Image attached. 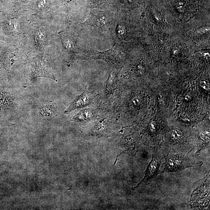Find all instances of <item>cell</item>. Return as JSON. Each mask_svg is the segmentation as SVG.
Here are the masks:
<instances>
[{
  "instance_id": "obj_8",
  "label": "cell",
  "mask_w": 210,
  "mask_h": 210,
  "mask_svg": "<svg viewBox=\"0 0 210 210\" xmlns=\"http://www.w3.org/2000/svg\"><path fill=\"white\" fill-rule=\"evenodd\" d=\"M57 108V105L55 103H46L41 108L40 114L46 117H54L56 114Z\"/></svg>"
},
{
  "instance_id": "obj_4",
  "label": "cell",
  "mask_w": 210,
  "mask_h": 210,
  "mask_svg": "<svg viewBox=\"0 0 210 210\" xmlns=\"http://www.w3.org/2000/svg\"><path fill=\"white\" fill-rule=\"evenodd\" d=\"M18 97L12 89L0 85V118L12 115L16 111Z\"/></svg>"
},
{
  "instance_id": "obj_5",
  "label": "cell",
  "mask_w": 210,
  "mask_h": 210,
  "mask_svg": "<svg viewBox=\"0 0 210 210\" xmlns=\"http://www.w3.org/2000/svg\"><path fill=\"white\" fill-rule=\"evenodd\" d=\"M171 5L177 14L178 19L187 21L196 14L199 0H171Z\"/></svg>"
},
{
  "instance_id": "obj_6",
  "label": "cell",
  "mask_w": 210,
  "mask_h": 210,
  "mask_svg": "<svg viewBox=\"0 0 210 210\" xmlns=\"http://www.w3.org/2000/svg\"><path fill=\"white\" fill-rule=\"evenodd\" d=\"M94 98V95L88 91L86 87L83 92L76 96L71 102L69 106L64 111V114H69L75 109L86 107L91 105L93 102Z\"/></svg>"
},
{
  "instance_id": "obj_7",
  "label": "cell",
  "mask_w": 210,
  "mask_h": 210,
  "mask_svg": "<svg viewBox=\"0 0 210 210\" xmlns=\"http://www.w3.org/2000/svg\"><path fill=\"white\" fill-rule=\"evenodd\" d=\"M96 112L93 108L82 109L71 118V120L77 122L90 121L96 117Z\"/></svg>"
},
{
  "instance_id": "obj_2",
  "label": "cell",
  "mask_w": 210,
  "mask_h": 210,
  "mask_svg": "<svg viewBox=\"0 0 210 210\" xmlns=\"http://www.w3.org/2000/svg\"><path fill=\"white\" fill-rule=\"evenodd\" d=\"M190 200L193 208L203 209L208 207L210 202V175L197 183Z\"/></svg>"
},
{
  "instance_id": "obj_3",
  "label": "cell",
  "mask_w": 210,
  "mask_h": 210,
  "mask_svg": "<svg viewBox=\"0 0 210 210\" xmlns=\"http://www.w3.org/2000/svg\"><path fill=\"white\" fill-rule=\"evenodd\" d=\"M165 154L164 151L160 148L156 147L153 149L152 158L145 171L144 177L134 189L149 185L155 179L157 175L162 173L160 168Z\"/></svg>"
},
{
  "instance_id": "obj_1",
  "label": "cell",
  "mask_w": 210,
  "mask_h": 210,
  "mask_svg": "<svg viewBox=\"0 0 210 210\" xmlns=\"http://www.w3.org/2000/svg\"><path fill=\"white\" fill-rule=\"evenodd\" d=\"M164 169L162 173L164 172H180L186 168L200 165L201 162H197L190 158L188 154L168 152L165 153L164 157Z\"/></svg>"
}]
</instances>
